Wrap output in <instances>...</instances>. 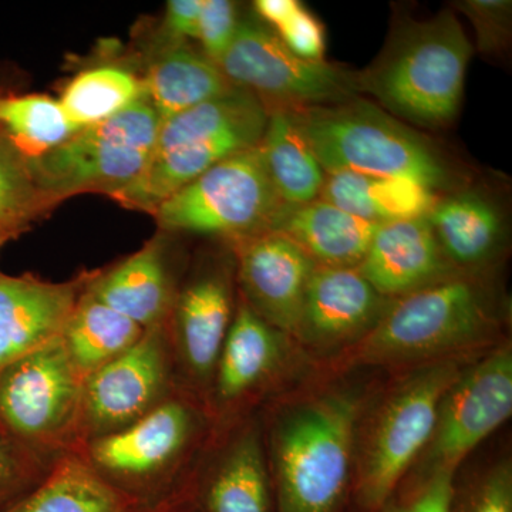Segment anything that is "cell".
Here are the masks:
<instances>
[{"mask_svg": "<svg viewBox=\"0 0 512 512\" xmlns=\"http://www.w3.org/2000/svg\"><path fill=\"white\" fill-rule=\"evenodd\" d=\"M474 46L453 8L427 19L399 16L379 55L356 72L360 97L412 127L457 119Z\"/></svg>", "mask_w": 512, "mask_h": 512, "instance_id": "cell-1", "label": "cell"}, {"mask_svg": "<svg viewBox=\"0 0 512 512\" xmlns=\"http://www.w3.org/2000/svg\"><path fill=\"white\" fill-rule=\"evenodd\" d=\"M214 420L207 404L187 392L126 429L80 444L74 453L131 510H148L187 494Z\"/></svg>", "mask_w": 512, "mask_h": 512, "instance_id": "cell-2", "label": "cell"}, {"mask_svg": "<svg viewBox=\"0 0 512 512\" xmlns=\"http://www.w3.org/2000/svg\"><path fill=\"white\" fill-rule=\"evenodd\" d=\"M291 113L326 174L397 178L440 195L467 185L436 141L365 97Z\"/></svg>", "mask_w": 512, "mask_h": 512, "instance_id": "cell-3", "label": "cell"}, {"mask_svg": "<svg viewBox=\"0 0 512 512\" xmlns=\"http://www.w3.org/2000/svg\"><path fill=\"white\" fill-rule=\"evenodd\" d=\"M359 402L326 394L286 410L271 433L275 512H343Z\"/></svg>", "mask_w": 512, "mask_h": 512, "instance_id": "cell-4", "label": "cell"}, {"mask_svg": "<svg viewBox=\"0 0 512 512\" xmlns=\"http://www.w3.org/2000/svg\"><path fill=\"white\" fill-rule=\"evenodd\" d=\"M268 119L261 101L234 87L161 121L146 170L110 197L130 210L153 214L161 202L215 164L258 147Z\"/></svg>", "mask_w": 512, "mask_h": 512, "instance_id": "cell-5", "label": "cell"}, {"mask_svg": "<svg viewBox=\"0 0 512 512\" xmlns=\"http://www.w3.org/2000/svg\"><path fill=\"white\" fill-rule=\"evenodd\" d=\"M498 312L491 293L457 271L436 284L392 299L382 318L353 343L346 362L384 365L448 355L493 335Z\"/></svg>", "mask_w": 512, "mask_h": 512, "instance_id": "cell-6", "label": "cell"}, {"mask_svg": "<svg viewBox=\"0 0 512 512\" xmlns=\"http://www.w3.org/2000/svg\"><path fill=\"white\" fill-rule=\"evenodd\" d=\"M160 117L146 96L117 116L82 128L62 146L29 158L40 191L50 204L70 195H113L146 170L156 146Z\"/></svg>", "mask_w": 512, "mask_h": 512, "instance_id": "cell-7", "label": "cell"}, {"mask_svg": "<svg viewBox=\"0 0 512 512\" xmlns=\"http://www.w3.org/2000/svg\"><path fill=\"white\" fill-rule=\"evenodd\" d=\"M286 207L258 146L215 164L161 202L153 215L161 231L232 242L271 231Z\"/></svg>", "mask_w": 512, "mask_h": 512, "instance_id": "cell-8", "label": "cell"}, {"mask_svg": "<svg viewBox=\"0 0 512 512\" xmlns=\"http://www.w3.org/2000/svg\"><path fill=\"white\" fill-rule=\"evenodd\" d=\"M83 379L55 342L0 369V429L46 457L79 447Z\"/></svg>", "mask_w": 512, "mask_h": 512, "instance_id": "cell-9", "label": "cell"}, {"mask_svg": "<svg viewBox=\"0 0 512 512\" xmlns=\"http://www.w3.org/2000/svg\"><path fill=\"white\" fill-rule=\"evenodd\" d=\"M463 372L457 362H440L410 376L387 397L367 434L355 493L365 512L379 510L419 454L429 446L441 400Z\"/></svg>", "mask_w": 512, "mask_h": 512, "instance_id": "cell-10", "label": "cell"}, {"mask_svg": "<svg viewBox=\"0 0 512 512\" xmlns=\"http://www.w3.org/2000/svg\"><path fill=\"white\" fill-rule=\"evenodd\" d=\"M217 64L232 86L251 93L268 111L329 106L360 97L356 72L293 55L259 19L239 20L237 35Z\"/></svg>", "mask_w": 512, "mask_h": 512, "instance_id": "cell-11", "label": "cell"}, {"mask_svg": "<svg viewBox=\"0 0 512 512\" xmlns=\"http://www.w3.org/2000/svg\"><path fill=\"white\" fill-rule=\"evenodd\" d=\"M181 390L165 323L146 329L136 345L84 380L80 444L126 429Z\"/></svg>", "mask_w": 512, "mask_h": 512, "instance_id": "cell-12", "label": "cell"}, {"mask_svg": "<svg viewBox=\"0 0 512 512\" xmlns=\"http://www.w3.org/2000/svg\"><path fill=\"white\" fill-rule=\"evenodd\" d=\"M512 352L498 349L463 370L441 400L436 429L423 458L424 477L441 468L457 470L461 461L510 419Z\"/></svg>", "mask_w": 512, "mask_h": 512, "instance_id": "cell-13", "label": "cell"}, {"mask_svg": "<svg viewBox=\"0 0 512 512\" xmlns=\"http://www.w3.org/2000/svg\"><path fill=\"white\" fill-rule=\"evenodd\" d=\"M235 306L232 275L224 266L205 269L180 284L165 320L181 389L207 407Z\"/></svg>", "mask_w": 512, "mask_h": 512, "instance_id": "cell-14", "label": "cell"}, {"mask_svg": "<svg viewBox=\"0 0 512 512\" xmlns=\"http://www.w3.org/2000/svg\"><path fill=\"white\" fill-rule=\"evenodd\" d=\"M231 245L239 298L269 325L295 333L315 262L276 231L237 239Z\"/></svg>", "mask_w": 512, "mask_h": 512, "instance_id": "cell-15", "label": "cell"}, {"mask_svg": "<svg viewBox=\"0 0 512 512\" xmlns=\"http://www.w3.org/2000/svg\"><path fill=\"white\" fill-rule=\"evenodd\" d=\"M93 272L66 282L0 272V369L60 338Z\"/></svg>", "mask_w": 512, "mask_h": 512, "instance_id": "cell-16", "label": "cell"}, {"mask_svg": "<svg viewBox=\"0 0 512 512\" xmlns=\"http://www.w3.org/2000/svg\"><path fill=\"white\" fill-rule=\"evenodd\" d=\"M228 437L211 466H198L185 500L194 512H275L261 431L252 421Z\"/></svg>", "mask_w": 512, "mask_h": 512, "instance_id": "cell-17", "label": "cell"}, {"mask_svg": "<svg viewBox=\"0 0 512 512\" xmlns=\"http://www.w3.org/2000/svg\"><path fill=\"white\" fill-rule=\"evenodd\" d=\"M390 301L357 268L316 266L295 333L312 345L357 342L382 318Z\"/></svg>", "mask_w": 512, "mask_h": 512, "instance_id": "cell-18", "label": "cell"}, {"mask_svg": "<svg viewBox=\"0 0 512 512\" xmlns=\"http://www.w3.org/2000/svg\"><path fill=\"white\" fill-rule=\"evenodd\" d=\"M357 271L384 298L396 299L436 284L457 269L441 249L429 218L419 217L379 225Z\"/></svg>", "mask_w": 512, "mask_h": 512, "instance_id": "cell-19", "label": "cell"}, {"mask_svg": "<svg viewBox=\"0 0 512 512\" xmlns=\"http://www.w3.org/2000/svg\"><path fill=\"white\" fill-rule=\"evenodd\" d=\"M282 333L238 299L208 396L211 414L238 412L268 383L281 362Z\"/></svg>", "mask_w": 512, "mask_h": 512, "instance_id": "cell-20", "label": "cell"}, {"mask_svg": "<svg viewBox=\"0 0 512 512\" xmlns=\"http://www.w3.org/2000/svg\"><path fill=\"white\" fill-rule=\"evenodd\" d=\"M178 288L164 238H154L117 264L94 271L87 284L99 301L144 329L165 323Z\"/></svg>", "mask_w": 512, "mask_h": 512, "instance_id": "cell-21", "label": "cell"}, {"mask_svg": "<svg viewBox=\"0 0 512 512\" xmlns=\"http://www.w3.org/2000/svg\"><path fill=\"white\" fill-rule=\"evenodd\" d=\"M427 218L457 271L483 269L503 251L507 239L504 211L484 191L466 185L440 195Z\"/></svg>", "mask_w": 512, "mask_h": 512, "instance_id": "cell-22", "label": "cell"}, {"mask_svg": "<svg viewBox=\"0 0 512 512\" xmlns=\"http://www.w3.org/2000/svg\"><path fill=\"white\" fill-rule=\"evenodd\" d=\"M379 225L357 218L318 198L286 207L271 231L295 242L316 266L357 268Z\"/></svg>", "mask_w": 512, "mask_h": 512, "instance_id": "cell-23", "label": "cell"}, {"mask_svg": "<svg viewBox=\"0 0 512 512\" xmlns=\"http://www.w3.org/2000/svg\"><path fill=\"white\" fill-rule=\"evenodd\" d=\"M144 96L160 121L234 89L220 66L187 45L165 46L143 77Z\"/></svg>", "mask_w": 512, "mask_h": 512, "instance_id": "cell-24", "label": "cell"}, {"mask_svg": "<svg viewBox=\"0 0 512 512\" xmlns=\"http://www.w3.org/2000/svg\"><path fill=\"white\" fill-rule=\"evenodd\" d=\"M440 194L397 178L326 174L319 198L375 225L427 217Z\"/></svg>", "mask_w": 512, "mask_h": 512, "instance_id": "cell-25", "label": "cell"}, {"mask_svg": "<svg viewBox=\"0 0 512 512\" xmlns=\"http://www.w3.org/2000/svg\"><path fill=\"white\" fill-rule=\"evenodd\" d=\"M90 282V281H89ZM146 329L84 289L60 333L64 352L83 382L136 345Z\"/></svg>", "mask_w": 512, "mask_h": 512, "instance_id": "cell-26", "label": "cell"}, {"mask_svg": "<svg viewBox=\"0 0 512 512\" xmlns=\"http://www.w3.org/2000/svg\"><path fill=\"white\" fill-rule=\"evenodd\" d=\"M259 148L269 178L285 205L295 207L318 200L326 173L296 126L291 111H269Z\"/></svg>", "mask_w": 512, "mask_h": 512, "instance_id": "cell-27", "label": "cell"}, {"mask_svg": "<svg viewBox=\"0 0 512 512\" xmlns=\"http://www.w3.org/2000/svg\"><path fill=\"white\" fill-rule=\"evenodd\" d=\"M123 498L110 490L77 453L57 461L33 493L6 512H126Z\"/></svg>", "mask_w": 512, "mask_h": 512, "instance_id": "cell-28", "label": "cell"}, {"mask_svg": "<svg viewBox=\"0 0 512 512\" xmlns=\"http://www.w3.org/2000/svg\"><path fill=\"white\" fill-rule=\"evenodd\" d=\"M80 131L59 100L46 94L0 96V136L23 156L37 158L62 146Z\"/></svg>", "mask_w": 512, "mask_h": 512, "instance_id": "cell-29", "label": "cell"}, {"mask_svg": "<svg viewBox=\"0 0 512 512\" xmlns=\"http://www.w3.org/2000/svg\"><path fill=\"white\" fill-rule=\"evenodd\" d=\"M143 79L117 66L84 70L64 87L59 101L77 128L96 126L144 97Z\"/></svg>", "mask_w": 512, "mask_h": 512, "instance_id": "cell-30", "label": "cell"}, {"mask_svg": "<svg viewBox=\"0 0 512 512\" xmlns=\"http://www.w3.org/2000/svg\"><path fill=\"white\" fill-rule=\"evenodd\" d=\"M50 207L29 158L0 136V235L15 238Z\"/></svg>", "mask_w": 512, "mask_h": 512, "instance_id": "cell-31", "label": "cell"}, {"mask_svg": "<svg viewBox=\"0 0 512 512\" xmlns=\"http://www.w3.org/2000/svg\"><path fill=\"white\" fill-rule=\"evenodd\" d=\"M59 460L30 450L0 429V512L33 493Z\"/></svg>", "mask_w": 512, "mask_h": 512, "instance_id": "cell-32", "label": "cell"}, {"mask_svg": "<svg viewBox=\"0 0 512 512\" xmlns=\"http://www.w3.org/2000/svg\"><path fill=\"white\" fill-rule=\"evenodd\" d=\"M463 13L476 32V50L481 56H504L512 39L510 0H458L451 6Z\"/></svg>", "mask_w": 512, "mask_h": 512, "instance_id": "cell-33", "label": "cell"}, {"mask_svg": "<svg viewBox=\"0 0 512 512\" xmlns=\"http://www.w3.org/2000/svg\"><path fill=\"white\" fill-rule=\"evenodd\" d=\"M450 512H512V467L503 461L463 490L454 488Z\"/></svg>", "mask_w": 512, "mask_h": 512, "instance_id": "cell-34", "label": "cell"}, {"mask_svg": "<svg viewBox=\"0 0 512 512\" xmlns=\"http://www.w3.org/2000/svg\"><path fill=\"white\" fill-rule=\"evenodd\" d=\"M238 8L229 0H202L198 42L202 53L218 63L227 53L237 35L239 25Z\"/></svg>", "mask_w": 512, "mask_h": 512, "instance_id": "cell-35", "label": "cell"}, {"mask_svg": "<svg viewBox=\"0 0 512 512\" xmlns=\"http://www.w3.org/2000/svg\"><path fill=\"white\" fill-rule=\"evenodd\" d=\"M272 30L293 55L315 62L325 60V28L303 3L299 2L298 6Z\"/></svg>", "mask_w": 512, "mask_h": 512, "instance_id": "cell-36", "label": "cell"}, {"mask_svg": "<svg viewBox=\"0 0 512 512\" xmlns=\"http://www.w3.org/2000/svg\"><path fill=\"white\" fill-rule=\"evenodd\" d=\"M456 471L450 468L433 471L423 478L417 490L396 501L389 498L375 512H450Z\"/></svg>", "mask_w": 512, "mask_h": 512, "instance_id": "cell-37", "label": "cell"}, {"mask_svg": "<svg viewBox=\"0 0 512 512\" xmlns=\"http://www.w3.org/2000/svg\"><path fill=\"white\" fill-rule=\"evenodd\" d=\"M202 0H170L165 10L167 46L185 45L188 39H198Z\"/></svg>", "mask_w": 512, "mask_h": 512, "instance_id": "cell-38", "label": "cell"}, {"mask_svg": "<svg viewBox=\"0 0 512 512\" xmlns=\"http://www.w3.org/2000/svg\"><path fill=\"white\" fill-rule=\"evenodd\" d=\"M126 512H194L192 511L191 505L187 503V500L173 501L170 504L160 505L156 508H148V510H131L128 508Z\"/></svg>", "mask_w": 512, "mask_h": 512, "instance_id": "cell-39", "label": "cell"}, {"mask_svg": "<svg viewBox=\"0 0 512 512\" xmlns=\"http://www.w3.org/2000/svg\"><path fill=\"white\" fill-rule=\"evenodd\" d=\"M12 239L13 237H8V235H0V251H2V248L5 247L9 241H12Z\"/></svg>", "mask_w": 512, "mask_h": 512, "instance_id": "cell-40", "label": "cell"}, {"mask_svg": "<svg viewBox=\"0 0 512 512\" xmlns=\"http://www.w3.org/2000/svg\"><path fill=\"white\" fill-rule=\"evenodd\" d=\"M0 96H3V94H0Z\"/></svg>", "mask_w": 512, "mask_h": 512, "instance_id": "cell-41", "label": "cell"}]
</instances>
